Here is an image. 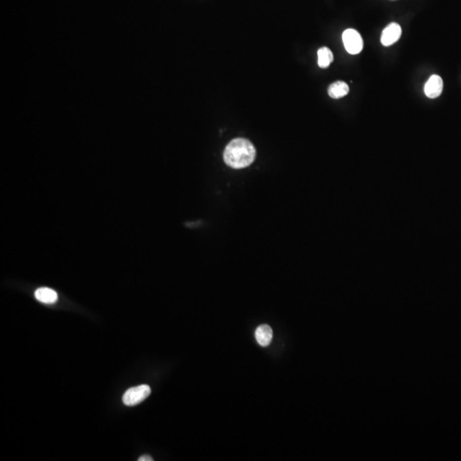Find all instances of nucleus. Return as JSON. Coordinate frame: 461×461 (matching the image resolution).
<instances>
[{
	"mask_svg": "<svg viewBox=\"0 0 461 461\" xmlns=\"http://www.w3.org/2000/svg\"><path fill=\"white\" fill-rule=\"evenodd\" d=\"M402 35V27L397 23H390L383 29L381 35V43L384 46H389L399 41Z\"/></svg>",
	"mask_w": 461,
	"mask_h": 461,
	"instance_id": "obj_4",
	"label": "nucleus"
},
{
	"mask_svg": "<svg viewBox=\"0 0 461 461\" xmlns=\"http://www.w3.org/2000/svg\"><path fill=\"white\" fill-rule=\"evenodd\" d=\"M256 151L254 145L245 139L230 141L224 151V160L233 169H244L255 161Z\"/></svg>",
	"mask_w": 461,
	"mask_h": 461,
	"instance_id": "obj_1",
	"label": "nucleus"
},
{
	"mask_svg": "<svg viewBox=\"0 0 461 461\" xmlns=\"http://www.w3.org/2000/svg\"><path fill=\"white\" fill-rule=\"evenodd\" d=\"M343 41L346 51L352 55L359 54L363 49V40L356 30H345L343 34Z\"/></svg>",
	"mask_w": 461,
	"mask_h": 461,
	"instance_id": "obj_3",
	"label": "nucleus"
},
{
	"mask_svg": "<svg viewBox=\"0 0 461 461\" xmlns=\"http://www.w3.org/2000/svg\"><path fill=\"white\" fill-rule=\"evenodd\" d=\"M139 461H153V458L150 456L144 455L140 457Z\"/></svg>",
	"mask_w": 461,
	"mask_h": 461,
	"instance_id": "obj_10",
	"label": "nucleus"
},
{
	"mask_svg": "<svg viewBox=\"0 0 461 461\" xmlns=\"http://www.w3.org/2000/svg\"><path fill=\"white\" fill-rule=\"evenodd\" d=\"M333 54L327 47H322L318 51V64L321 69H326L333 62Z\"/></svg>",
	"mask_w": 461,
	"mask_h": 461,
	"instance_id": "obj_9",
	"label": "nucleus"
},
{
	"mask_svg": "<svg viewBox=\"0 0 461 461\" xmlns=\"http://www.w3.org/2000/svg\"><path fill=\"white\" fill-rule=\"evenodd\" d=\"M349 87L348 84H346L343 81H336L334 83L332 84L328 88L329 96L335 100L345 97L346 95H348L349 93Z\"/></svg>",
	"mask_w": 461,
	"mask_h": 461,
	"instance_id": "obj_8",
	"label": "nucleus"
},
{
	"mask_svg": "<svg viewBox=\"0 0 461 461\" xmlns=\"http://www.w3.org/2000/svg\"><path fill=\"white\" fill-rule=\"evenodd\" d=\"M35 298L41 303H46V304H51V303H56L58 295L57 293L52 289L47 288V287H42L38 289L35 291Z\"/></svg>",
	"mask_w": 461,
	"mask_h": 461,
	"instance_id": "obj_7",
	"label": "nucleus"
},
{
	"mask_svg": "<svg viewBox=\"0 0 461 461\" xmlns=\"http://www.w3.org/2000/svg\"><path fill=\"white\" fill-rule=\"evenodd\" d=\"M443 81L439 75H432L424 86V93L429 98H436L442 94Z\"/></svg>",
	"mask_w": 461,
	"mask_h": 461,
	"instance_id": "obj_5",
	"label": "nucleus"
},
{
	"mask_svg": "<svg viewBox=\"0 0 461 461\" xmlns=\"http://www.w3.org/2000/svg\"><path fill=\"white\" fill-rule=\"evenodd\" d=\"M150 388L147 384H142L140 386L133 387L127 389L122 397V402L126 406L138 405L147 399L150 396Z\"/></svg>",
	"mask_w": 461,
	"mask_h": 461,
	"instance_id": "obj_2",
	"label": "nucleus"
},
{
	"mask_svg": "<svg viewBox=\"0 0 461 461\" xmlns=\"http://www.w3.org/2000/svg\"><path fill=\"white\" fill-rule=\"evenodd\" d=\"M255 336L261 347H268L273 339V330L268 324H261L255 330Z\"/></svg>",
	"mask_w": 461,
	"mask_h": 461,
	"instance_id": "obj_6",
	"label": "nucleus"
}]
</instances>
